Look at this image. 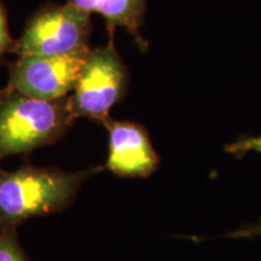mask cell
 <instances>
[{"label": "cell", "mask_w": 261, "mask_h": 261, "mask_svg": "<svg viewBox=\"0 0 261 261\" xmlns=\"http://www.w3.org/2000/svg\"><path fill=\"white\" fill-rule=\"evenodd\" d=\"M102 169L65 172L24 163L14 172L4 171L0 180V227H17L29 218L64 211L73 203L83 182Z\"/></svg>", "instance_id": "1"}, {"label": "cell", "mask_w": 261, "mask_h": 261, "mask_svg": "<svg viewBox=\"0 0 261 261\" xmlns=\"http://www.w3.org/2000/svg\"><path fill=\"white\" fill-rule=\"evenodd\" d=\"M75 119L70 96L45 100L0 91V161L57 142Z\"/></svg>", "instance_id": "2"}, {"label": "cell", "mask_w": 261, "mask_h": 261, "mask_svg": "<svg viewBox=\"0 0 261 261\" xmlns=\"http://www.w3.org/2000/svg\"><path fill=\"white\" fill-rule=\"evenodd\" d=\"M90 12L70 4L42 6L10 51L21 56H64L89 50Z\"/></svg>", "instance_id": "3"}, {"label": "cell", "mask_w": 261, "mask_h": 261, "mask_svg": "<svg viewBox=\"0 0 261 261\" xmlns=\"http://www.w3.org/2000/svg\"><path fill=\"white\" fill-rule=\"evenodd\" d=\"M128 74L113 42L90 50L70 96L75 117L104 123L110 109L125 96Z\"/></svg>", "instance_id": "4"}, {"label": "cell", "mask_w": 261, "mask_h": 261, "mask_svg": "<svg viewBox=\"0 0 261 261\" xmlns=\"http://www.w3.org/2000/svg\"><path fill=\"white\" fill-rule=\"evenodd\" d=\"M89 50L64 56H21L10 64L8 89L38 99H57L74 91Z\"/></svg>", "instance_id": "5"}, {"label": "cell", "mask_w": 261, "mask_h": 261, "mask_svg": "<svg viewBox=\"0 0 261 261\" xmlns=\"http://www.w3.org/2000/svg\"><path fill=\"white\" fill-rule=\"evenodd\" d=\"M103 125L109 132L107 169L122 178H148L156 172L160 158L144 126L112 117Z\"/></svg>", "instance_id": "6"}, {"label": "cell", "mask_w": 261, "mask_h": 261, "mask_svg": "<svg viewBox=\"0 0 261 261\" xmlns=\"http://www.w3.org/2000/svg\"><path fill=\"white\" fill-rule=\"evenodd\" d=\"M68 3L90 14H100L106 18L110 34L116 27H122L135 38L140 50L148 48V44L140 34L145 15V0H68Z\"/></svg>", "instance_id": "7"}, {"label": "cell", "mask_w": 261, "mask_h": 261, "mask_svg": "<svg viewBox=\"0 0 261 261\" xmlns=\"http://www.w3.org/2000/svg\"><path fill=\"white\" fill-rule=\"evenodd\" d=\"M0 261H29L19 244L16 227H0Z\"/></svg>", "instance_id": "8"}, {"label": "cell", "mask_w": 261, "mask_h": 261, "mask_svg": "<svg viewBox=\"0 0 261 261\" xmlns=\"http://www.w3.org/2000/svg\"><path fill=\"white\" fill-rule=\"evenodd\" d=\"M225 151L228 154L236 156L237 159L243 158L249 151H256L261 154V136L260 137H250L242 135L234 140L233 143L225 146Z\"/></svg>", "instance_id": "9"}, {"label": "cell", "mask_w": 261, "mask_h": 261, "mask_svg": "<svg viewBox=\"0 0 261 261\" xmlns=\"http://www.w3.org/2000/svg\"><path fill=\"white\" fill-rule=\"evenodd\" d=\"M10 45H11V37L9 33L8 16H6L4 6L0 3V60L6 51H10L11 48Z\"/></svg>", "instance_id": "10"}, {"label": "cell", "mask_w": 261, "mask_h": 261, "mask_svg": "<svg viewBox=\"0 0 261 261\" xmlns=\"http://www.w3.org/2000/svg\"><path fill=\"white\" fill-rule=\"evenodd\" d=\"M261 236V220L257 224L247 225L240 230L234 231V232L225 234L224 237L226 238H246V237H255Z\"/></svg>", "instance_id": "11"}, {"label": "cell", "mask_w": 261, "mask_h": 261, "mask_svg": "<svg viewBox=\"0 0 261 261\" xmlns=\"http://www.w3.org/2000/svg\"><path fill=\"white\" fill-rule=\"evenodd\" d=\"M3 172H4V171H2V169H0V180H2V175H3Z\"/></svg>", "instance_id": "12"}]
</instances>
